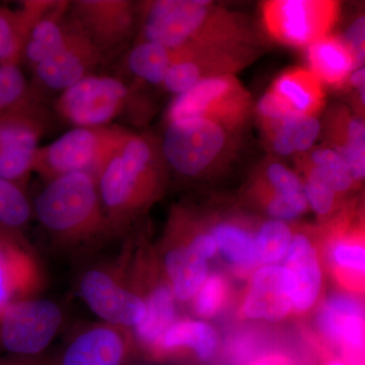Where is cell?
I'll list each match as a JSON object with an SVG mask.
<instances>
[{"mask_svg": "<svg viewBox=\"0 0 365 365\" xmlns=\"http://www.w3.org/2000/svg\"><path fill=\"white\" fill-rule=\"evenodd\" d=\"M337 118V117H336ZM336 153L345 160L355 182L365 175V126L364 119L341 114L334 128Z\"/></svg>", "mask_w": 365, "mask_h": 365, "instance_id": "484cf974", "label": "cell"}, {"mask_svg": "<svg viewBox=\"0 0 365 365\" xmlns=\"http://www.w3.org/2000/svg\"><path fill=\"white\" fill-rule=\"evenodd\" d=\"M9 232V230H4V228L1 227V225H0V232Z\"/></svg>", "mask_w": 365, "mask_h": 365, "instance_id": "ee69618b", "label": "cell"}, {"mask_svg": "<svg viewBox=\"0 0 365 365\" xmlns=\"http://www.w3.org/2000/svg\"><path fill=\"white\" fill-rule=\"evenodd\" d=\"M137 13L127 0H76L68 6V18L106 59L130 39Z\"/></svg>", "mask_w": 365, "mask_h": 365, "instance_id": "30bf717a", "label": "cell"}, {"mask_svg": "<svg viewBox=\"0 0 365 365\" xmlns=\"http://www.w3.org/2000/svg\"><path fill=\"white\" fill-rule=\"evenodd\" d=\"M42 4L26 1L19 11L0 6V66H19L29 31Z\"/></svg>", "mask_w": 365, "mask_h": 365, "instance_id": "cb8c5ba5", "label": "cell"}, {"mask_svg": "<svg viewBox=\"0 0 365 365\" xmlns=\"http://www.w3.org/2000/svg\"><path fill=\"white\" fill-rule=\"evenodd\" d=\"M68 37L56 52L34 67L41 85L53 91H66L105 61L104 55L72 23Z\"/></svg>", "mask_w": 365, "mask_h": 365, "instance_id": "4fadbf2b", "label": "cell"}, {"mask_svg": "<svg viewBox=\"0 0 365 365\" xmlns=\"http://www.w3.org/2000/svg\"><path fill=\"white\" fill-rule=\"evenodd\" d=\"M144 302L145 314L143 321L134 327V333L139 345L155 357L163 335L177 321L176 297L170 284H158Z\"/></svg>", "mask_w": 365, "mask_h": 365, "instance_id": "ffe728a7", "label": "cell"}, {"mask_svg": "<svg viewBox=\"0 0 365 365\" xmlns=\"http://www.w3.org/2000/svg\"><path fill=\"white\" fill-rule=\"evenodd\" d=\"M251 107L248 91L234 74L211 76L199 81L170 105L167 122L188 118H206L227 128L244 123Z\"/></svg>", "mask_w": 365, "mask_h": 365, "instance_id": "52a82bcc", "label": "cell"}, {"mask_svg": "<svg viewBox=\"0 0 365 365\" xmlns=\"http://www.w3.org/2000/svg\"><path fill=\"white\" fill-rule=\"evenodd\" d=\"M37 283L35 261L16 232H0V314L13 302L29 299Z\"/></svg>", "mask_w": 365, "mask_h": 365, "instance_id": "2e32d148", "label": "cell"}, {"mask_svg": "<svg viewBox=\"0 0 365 365\" xmlns=\"http://www.w3.org/2000/svg\"><path fill=\"white\" fill-rule=\"evenodd\" d=\"M348 83L350 86H354L357 90L365 88V69L364 67H360L359 69H355L350 74L349 78H348Z\"/></svg>", "mask_w": 365, "mask_h": 365, "instance_id": "60d3db41", "label": "cell"}, {"mask_svg": "<svg viewBox=\"0 0 365 365\" xmlns=\"http://www.w3.org/2000/svg\"><path fill=\"white\" fill-rule=\"evenodd\" d=\"M332 258L340 267L364 272L365 250L360 245L339 242L334 247Z\"/></svg>", "mask_w": 365, "mask_h": 365, "instance_id": "8d00e7d4", "label": "cell"}, {"mask_svg": "<svg viewBox=\"0 0 365 365\" xmlns=\"http://www.w3.org/2000/svg\"><path fill=\"white\" fill-rule=\"evenodd\" d=\"M129 71L139 79L163 86L170 66V52L155 43L143 41L129 52L127 56Z\"/></svg>", "mask_w": 365, "mask_h": 365, "instance_id": "83f0119b", "label": "cell"}, {"mask_svg": "<svg viewBox=\"0 0 365 365\" xmlns=\"http://www.w3.org/2000/svg\"><path fill=\"white\" fill-rule=\"evenodd\" d=\"M218 348L215 329L203 321L182 319L176 321L160 340L155 359L174 356L182 350H190L200 361L215 359Z\"/></svg>", "mask_w": 365, "mask_h": 365, "instance_id": "d6986e66", "label": "cell"}, {"mask_svg": "<svg viewBox=\"0 0 365 365\" xmlns=\"http://www.w3.org/2000/svg\"><path fill=\"white\" fill-rule=\"evenodd\" d=\"M292 237L287 222L276 220L264 222L254 237L257 266L277 265L287 256Z\"/></svg>", "mask_w": 365, "mask_h": 365, "instance_id": "f1b7e54d", "label": "cell"}, {"mask_svg": "<svg viewBox=\"0 0 365 365\" xmlns=\"http://www.w3.org/2000/svg\"><path fill=\"white\" fill-rule=\"evenodd\" d=\"M143 41L170 51L248 52L251 37L244 23L205 0H157L140 6Z\"/></svg>", "mask_w": 365, "mask_h": 365, "instance_id": "6da1fadb", "label": "cell"}, {"mask_svg": "<svg viewBox=\"0 0 365 365\" xmlns=\"http://www.w3.org/2000/svg\"><path fill=\"white\" fill-rule=\"evenodd\" d=\"M79 292L91 311L115 328H134L145 314L143 297L100 269H91L81 276Z\"/></svg>", "mask_w": 365, "mask_h": 365, "instance_id": "7c38bea8", "label": "cell"}, {"mask_svg": "<svg viewBox=\"0 0 365 365\" xmlns=\"http://www.w3.org/2000/svg\"><path fill=\"white\" fill-rule=\"evenodd\" d=\"M257 112L263 121L264 128L279 123L292 116H299L292 113L284 101L272 91H269L259 100Z\"/></svg>", "mask_w": 365, "mask_h": 365, "instance_id": "d590c367", "label": "cell"}, {"mask_svg": "<svg viewBox=\"0 0 365 365\" xmlns=\"http://www.w3.org/2000/svg\"><path fill=\"white\" fill-rule=\"evenodd\" d=\"M165 165L160 143L150 136L124 131L96 178L114 232L158 196Z\"/></svg>", "mask_w": 365, "mask_h": 365, "instance_id": "7a4b0ae2", "label": "cell"}, {"mask_svg": "<svg viewBox=\"0 0 365 365\" xmlns=\"http://www.w3.org/2000/svg\"><path fill=\"white\" fill-rule=\"evenodd\" d=\"M324 337L338 346L360 351L364 344V307L351 294L336 292L327 297L317 314Z\"/></svg>", "mask_w": 365, "mask_h": 365, "instance_id": "9a60e30c", "label": "cell"}, {"mask_svg": "<svg viewBox=\"0 0 365 365\" xmlns=\"http://www.w3.org/2000/svg\"><path fill=\"white\" fill-rule=\"evenodd\" d=\"M294 281L284 266H262L252 277L242 304L248 319L270 323L283 321L294 309Z\"/></svg>", "mask_w": 365, "mask_h": 365, "instance_id": "5bb4252c", "label": "cell"}, {"mask_svg": "<svg viewBox=\"0 0 365 365\" xmlns=\"http://www.w3.org/2000/svg\"><path fill=\"white\" fill-rule=\"evenodd\" d=\"M186 246L193 253L198 255L199 257L207 261L209 259L213 258L216 252H217V247H216L215 239H213L212 235L207 234L196 235Z\"/></svg>", "mask_w": 365, "mask_h": 365, "instance_id": "f35d334b", "label": "cell"}, {"mask_svg": "<svg viewBox=\"0 0 365 365\" xmlns=\"http://www.w3.org/2000/svg\"><path fill=\"white\" fill-rule=\"evenodd\" d=\"M309 71L322 83L343 88L355 71L354 60L344 41L340 37L326 36L307 47Z\"/></svg>", "mask_w": 365, "mask_h": 365, "instance_id": "44dd1931", "label": "cell"}, {"mask_svg": "<svg viewBox=\"0 0 365 365\" xmlns=\"http://www.w3.org/2000/svg\"><path fill=\"white\" fill-rule=\"evenodd\" d=\"M283 261L294 281V309L304 313L316 304L323 283L317 250L306 235H295Z\"/></svg>", "mask_w": 365, "mask_h": 365, "instance_id": "e0dca14e", "label": "cell"}, {"mask_svg": "<svg viewBox=\"0 0 365 365\" xmlns=\"http://www.w3.org/2000/svg\"><path fill=\"white\" fill-rule=\"evenodd\" d=\"M0 365H52L49 359L42 355L35 357L6 356L0 357Z\"/></svg>", "mask_w": 365, "mask_h": 365, "instance_id": "ab89813d", "label": "cell"}, {"mask_svg": "<svg viewBox=\"0 0 365 365\" xmlns=\"http://www.w3.org/2000/svg\"><path fill=\"white\" fill-rule=\"evenodd\" d=\"M126 83L108 76H91L62 91L56 102L60 116L76 127H108L132 106Z\"/></svg>", "mask_w": 365, "mask_h": 365, "instance_id": "8992f818", "label": "cell"}, {"mask_svg": "<svg viewBox=\"0 0 365 365\" xmlns=\"http://www.w3.org/2000/svg\"><path fill=\"white\" fill-rule=\"evenodd\" d=\"M44 126L35 101L0 117V178L18 184L25 179L32 170Z\"/></svg>", "mask_w": 365, "mask_h": 365, "instance_id": "8fae6325", "label": "cell"}, {"mask_svg": "<svg viewBox=\"0 0 365 365\" xmlns=\"http://www.w3.org/2000/svg\"><path fill=\"white\" fill-rule=\"evenodd\" d=\"M128 343L112 326H98L78 335L66 348L59 365H124Z\"/></svg>", "mask_w": 365, "mask_h": 365, "instance_id": "ac0fdd59", "label": "cell"}, {"mask_svg": "<svg viewBox=\"0 0 365 365\" xmlns=\"http://www.w3.org/2000/svg\"><path fill=\"white\" fill-rule=\"evenodd\" d=\"M270 91L299 116L316 117L325 103L323 83L309 69L294 68L283 72L274 81Z\"/></svg>", "mask_w": 365, "mask_h": 365, "instance_id": "7402d4cb", "label": "cell"}, {"mask_svg": "<svg viewBox=\"0 0 365 365\" xmlns=\"http://www.w3.org/2000/svg\"><path fill=\"white\" fill-rule=\"evenodd\" d=\"M265 177L273 194L292 199L306 197L304 182L282 163H271L266 169Z\"/></svg>", "mask_w": 365, "mask_h": 365, "instance_id": "e575fe53", "label": "cell"}, {"mask_svg": "<svg viewBox=\"0 0 365 365\" xmlns=\"http://www.w3.org/2000/svg\"><path fill=\"white\" fill-rule=\"evenodd\" d=\"M351 53L354 60L355 69H359L364 63L365 21L364 16H359L347 29L342 38Z\"/></svg>", "mask_w": 365, "mask_h": 365, "instance_id": "74e56055", "label": "cell"}, {"mask_svg": "<svg viewBox=\"0 0 365 365\" xmlns=\"http://www.w3.org/2000/svg\"><path fill=\"white\" fill-rule=\"evenodd\" d=\"M326 365H348L346 364L344 361H341V360H331V361L327 362Z\"/></svg>", "mask_w": 365, "mask_h": 365, "instance_id": "7bdbcfd3", "label": "cell"}, {"mask_svg": "<svg viewBox=\"0 0 365 365\" xmlns=\"http://www.w3.org/2000/svg\"><path fill=\"white\" fill-rule=\"evenodd\" d=\"M163 266L176 299H193L208 277V261L193 253L186 246L174 247L163 257Z\"/></svg>", "mask_w": 365, "mask_h": 365, "instance_id": "603a6c76", "label": "cell"}, {"mask_svg": "<svg viewBox=\"0 0 365 365\" xmlns=\"http://www.w3.org/2000/svg\"><path fill=\"white\" fill-rule=\"evenodd\" d=\"M307 204L319 216L328 215L335 206L338 193L318 168L309 165L304 182Z\"/></svg>", "mask_w": 365, "mask_h": 365, "instance_id": "d6a6232c", "label": "cell"}, {"mask_svg": "<svg viewBox=\"0 0 365 365\" xmlns=\"http://www.w3.org/2000/svg\"><path fill=\"white\" fill-rule=\"evenodd\" d=\"M225 292L227 287L222 276L208 275L193 297V309L197 316L204 319L215 316L222 306Z\"/></svg>", "mask_w": 365, "mask_h": 365, "instance_id": "836d02e7", "label": "cell"}, {"mask_svg": "<svg viewBox=\"0 0 365 365\" xmlns=\"http://www.w3.org/2000/svg\"><path fill=\"white\" fill-rule=\"evenodd\" d=\"M269 35L288 46L309 47L329 35L339 14V4L328 0H273L263 6Z\"/></svg>", "mask_w": 365, "mask_h": 365, "instance_id": "9c48e42d", "label": "cell"}, {"mask_svg": "<svg viewBox=\"0 0 365 365\" xmlns=\"http://www.w3.org/2000/svg\"><path fill=\"white\" fill-rule=\"evenodd\" d=\"M30 88L19 66H0V117L32 102Z\"/></svg>", "mask_w": 365, "mask_h": 365, "instance_id": "4dcf8cb0", "label": "cell"}, {"mask_svg": "<svg viewBox=\"0 0 365 365\" xmlns=\"http://www.w3.org/2000/svg\"><path fill=\"white\" fill-rule=\"evenodd\" d=\"M61 323V309L51 300L14 302L0 314V349L11 356H41Z\"/></svg>", "mask_w": 365, "mask_h": 365, "instance_id": "ba28073f", "label": "cell"}, {"mask_svg": "<svg viewBox=\"0 0 365 365\" xmlns=\"http://www.w3.org/2000/svg\"><path fill=\"white\" fill-rule=\"evenodd\" d=\"M32 207L18 182L0 178V225L16 232L30 220Z\"/></svg>", "mask_w": 365, "mask_h": 365, "instance_id": "f546056e", "label": "cell"}, {"mask_svg": "<svg viewBox=\"0 0 365 365\" xmlns=\"http://www.w3.org/2000/svg\"><path fill=\"white\" fill-rule=\"evenodd\" d=\"M265 130L273 150L280 155H290L313 148L321 132V123L314 116H292Z\"/></svg>", "mask_w": 365, "mask_h": 365, "instance_id": "d4e9b609", "label": "cell"}, {"mask_svg": "<svg viewBox=\"0 0 365 365\" xmlns=\"http://www.w3.org/2000/svg\"><path fill=\"white\" fill-rule=\"evenodd\" d=\"M41 225L66 245L88 244L114 232L103 208L97 182L86 173L55 178L35 200Z\"/></svg>", "mask_w": 365, "mask_h": 365, "instance_id": "3957f363", "label": "cell"}, {"mask_svg": "<svg viewBox=\"0 0 365 365\" xmlns=\"http://www.w3.org/2000/svg\"><path fill=\"white\" fill-rule=\"evenodd\" d=\"M256 365H281L280 362L275 361V360H262Z\"/></svg>", "mask_w": 365, "mask_h": 365, "instance_id": "b9f144b4", "label": "cell"}, {"mask_svg": "<svg viewBox=\"0 0 365 365\" xmlns=\"http://www.w3.org/2000/svg\"><path fill=\"white\" fill-rule=\"evenodd\" d=\"M232 129L206 119L188 118L169 122L160 143L168 165L185 177H196L223 157Z\"/></svg>", "mask_w": 365, "mask_h": 365, "instance_id": "5b68a950", "label": "cell"}, {"mask_svg": "<svg viewBox=\"0 0 365 365\" xmlns=\"http://www.w3.org/2000/svg\"><path fill=\"white\" fill-rule=\"evenodd\" d=\"M217 251L230 265L242 269L257 266L254 237L246 230L230 222L216 225L212 230Z\"/></svg>", "mask_w": 365, "mask_h": 365, "instance_id": "4316f807", "label": "cell"}, {"mask_svg": "<svg viewBox=\"0 0 365 365\" xmlns=\"http://www.w3.org/2000/svg\"><path fill=\"white\" fill-rule=\"evenodd\" d=\"M309 165L318 168L338 194L345 193L354 185L347 163L333 148H322L309 155Z\"/></svg>", "mask_w": 365, "mask_h": 365, "instance_id": "1f68e13d", "label": "cell"}, {"mask_svg": "<svg viewBox=\"0 0 365 365\" xmlns=\"http://www.w3.org/2000/svg\"><path fill=\"white\" fill-rule=\"evenodd\" d=\"M125 130L118 126L74 127L52 143L38 148L32 170L48 181L74 173H86L96 179Z\"/></svg>", "mask_w": 365, "mask_h": 365, "instance_id": "277c9868", "label": "cell"}]
</instances>
